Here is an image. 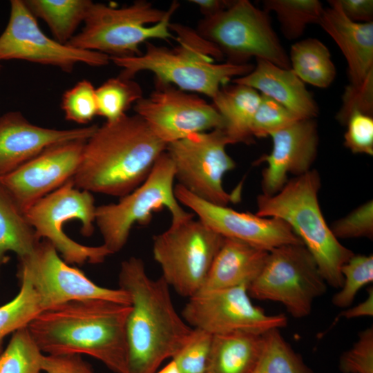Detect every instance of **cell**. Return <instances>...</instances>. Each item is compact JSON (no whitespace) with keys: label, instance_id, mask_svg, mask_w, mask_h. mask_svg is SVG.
Masks as SVG:
<instances>
[{"label":"cell","instance_id":"obj_1","mask_svg":"<svg viewBox=\"0 0 373 373\" xmlns=\"http://www.w3.org/2000/svg\"><path fill=\"white\" fill-rule=\"evenodd\" d=\"M130 311L131 305L105 300H72L42 312L26 327L45 354H86L125 373Z\"/></svg>","mask_w":373,"mask_h":373},{"label":"cell","instance_id":"obj_2","mask_svg":"<svg viewBox=\"0 0 373 373\" xmlns=\"http://www.w3.org/2000/svg\"><path fill=\"white\" fill-rule=\"evenodd\" d=\"M118 283L131 298L125 373H155L186 343L193 328L177 312L168 284L149 277L141 258L122 262Z\"/></svg>","mask_w":373,"mask_h":373},{"label":"cell","instance_id":"obj_3","mask_svg":"<svg viewBox=\"0 0 373 373\" xmlns=\"http://www.w3.org/2000/svg\"><path fill=\"white\" fill-rule=\"evenodd\" d=\"M166 147L136 114L106 122L86 140L74 184L119 198L147 178Z\"/></svg>","mask_w":373,"mask_h":373},{"label":"cell","instance_id":"obj_4","mask_svg":"<svg viewBox=\"0 0 373 373\" xmlns=\"http://www.w3.org/2000/svg\"><path fill=\"white\" fill-rule=\"evenodd\" d=\"M169 28L178 41L173 48L147 41L140 55L110 57L122 69L119 75L133 79L139 72L149 71L155 75L157 85H171L213 99L221 87L248 74L254 67L249 63H216L223 59V55L196 30L175 23H171Z\"/></svg>","mask_w":373,"mask_h":373},{"label":"cell","instance_id":"obj_5","mask_svg":"<svg viewBox=\"0 0 373 373\" xmlns=\"http://www.w3.org/2000/svg\"><path fill=\"white\" fill-rule=\"evenodd\" d=\"M321 186L316 170L296 176L272 195L257 197L256 214L285 222L315 260L328 286L339 289L343 265L354 254L333 234L321 211L318 194Z\"/></svg>","mask_w":373,"mask_h":373},{"label":"cell","instance_id":"obj_6","mask_svg":"<svg viewBox=\"0 0 373 373\" xmlns=\"http://www.w3.org/2000/svg\"><path fill=\"white\" fill-rule=\"evenodd\" d=\"M179 6L173 1L168 10H163L144 0L122 8L93 2L83 28L66 45L110 57L140 55L142 43L175 39L169 26Z\"/></svg>","mask_w":373,"mask_h":373},{"label":"cell","instance_id":"obj_7","mask_svg":"<svg viewBox=\"0 0 373 373\" xmlns=\"http://www.w3.org/2000/svg\"><path fill=\"white\" fill-rule=\"evenodd\" d=\"M175 181L173 163L164 151L140 186L119 198L117 202L96 207L95 223L103 238L102 245L111 254L123 249L134 225L148 224L155 212L166 208L171 213V222L192 215L176 199Z\"/></svg>","mask_w":373,"mask_h":373},{"label":"cell","instance_id":"obj_8","mask_svg":"<svg viewBox=\"0 0 373 373\" xmlns=\"http://www.w3.org/2000/svg\"><path fill=\"white\" fill-rule=\"evenodd\" d=\"M196 31L220 50L227 62L245 64L255 57L291 68L268 14L248 0L233 1L222 12L204 17Z\"/></svg>","mask_w":373,"mask_h":373},{"label":"cell","instance_id":"obj_9","mask_svg":"<svg viewBox=\"0 0 373 373\" xmlns=\"http://www.w3.org/2000/svg\"><path fill=\"white\" fill-rule=\"evenodd\" d=\"M224 237L192 213L171 222L153 239L152 251L161 277L179 295L188 298L202 289Z\"/></svg>","mask_w":373,"mask_h":373},{"label":"cell","instance_id":"obj_10","mask_svg":"<svg viewBox=\"0 0 373 373\" xmlns=\"http://www.w3.org/2000/svg\"><path fill=\"white\" fill-rule=\"evenodd\" d=\"M95 200L92 193L77 188L73 178L41 198L25 213L37 236L49 241L69 265L99 264L111 255L107 248L81 245L64 231V224L71 220L81 222V233L89 237L95 230Z\"/></svg>","mask_w":373,"mask_h":373},{"label":"cell","instance_id":"obj_11","mask_svg":"<svg viewBox=\"0 0 373 373\" xmlns=\"http://www.w3.org/2000/svg\"><path fill=\"white\" fill-rule=\"evenodd\" d=\"M327 284L303 244H288L268 252L259 274L248 287L251 298L283 305L294 318L310 315L314 301Z\"/></svg>","mask_w":373,"mask_h":373},{"label":"cell","instance_id":"obj_12","mask_svg":"<svg viewBox=\"0 0 373 373\" xmlns=\"http://www.w3.org/2000/svg\"><path fill=\"white\" fill-rule=\"evenodd\" d=\"M229 142L222 129L198 133L166 145L175 180L191 194L208 202L227 206L237 195L227 193L222 181L236 167L227 153Z\"/></svg>","mask_w":373,"mask_h":373},{"label":"cell","instance_id":"obj_13","mask_svg":"<svg viewBox=\"0 0 373 373\" xmlns=\"http://www.w3.org/2000/svg\"><path fill=\"white\" fill-rule=\"evenodd\" d=\"M318 25L344 55L350 84L336 118L345 122L354 111L373 113V22L357 23L343 12L338 0L329 1Z\"/></svg>","mask_w":373,"mask_h":373},{"label":"cell","instance_id":"obj_14","mask_svg":"<svg viewBox=\"0 0 373 373\" xmlns=\"http://www.w3.org/2000/svg\"><path fill=\"white\" fill-rule=\"evenodd\" d=\"M17 276L30 281L44 311L69 301L90 299L131 305L126 291L95 284L81 270L61 258L53 245L44 239L32 254L19 259Z\"/></svg>","mask_w":373,"mask_h":373},{"label":"cell","instance_id":"obj_15","mask_svg":"<svg viewBox=\"0 0 373 373\" xmlns=\"http://www.w3.org/2000/svg\"><path fill=\"white\" fill-rule=\"evenodd\" d=\"M182 317L193 329L212 335L233 332L263 334L287 324L284 314H269L251 301L248 287L200 291L188 298Z\"/></svg>","mask_w":373,"mask_h":373},{"label":"cell","instance_id":"obj_16","mask_svg":"<svg viewBox=\"0 0 373 373\" xmlns=\"http://www.w3.org/2000/svg\"><path fill=\"white\" fill-rule=\"evenodd\" d=\"M135 114L166 145L191 135L222 129L223 119L212 104L171 85H157L133 106Z\"/></svg>","mask_w":373,"mask_h":373},{"label":"cell","instance_id":"obj_17","mask_svg":"<svg viewBox=\"0 0 373 373\" xmlns=\"http://www.w3.org/2000/svg\"><path fill=\"white\" fill-rule=\"evenodd\" d=\"M20 59L58 67L70 72L75 65L109 64L110 57L61 44L46 35L23 1L12 0L8 24L0 35V61Z\"/></svg>","mask_w":373,"mask_h":373},{"label":"cell","instance_id":"obj_18","mask_svg":"<svg viewBox=\"0 0 373 373\" xmlns=\"http://www.w3.org/2000/svg\"><path fill=\"white\" fill-rule=\"evenodd\" d=\"M87 139L52 144L18 168L0 176V182L23 213L76 173Z\"/></svg>","mask_w":373,"mask_h":373},{"label":"cell","instance_id":"obj_19","mask_svg":"<svg viewBox=\"0 0 373 373\" xmlns=\"http://www.w3.org/2000/svg\"><path fill=\"white\" fill-rule=\"evenodd\" d=\"M174 192L181 205L191 209L197 218L224 238L238 239L267 251L284 245L303 244L280 219L260 217L208 202L178 184Z\"/></svg>","mask_w":373,"mask_h":373},{"label":"cell","instance_id":"obj_20","mask_svg":"<svg viewBox=\"0 0 373 373\" xmlns=\"http://www.w3.org/2000/svg\"><path fill=\"white\" fill-rule=\"evenodd\" d=\"M273 146L269 154L255 164L267 162L262 172V194L272 195L288 181L289 174L296 176L309 171L318 150V135L314 119H303L271 133Z\"/></svg>","mask_w":373,"mask_h":373},{"label":"cell","instance_id":"obj_21","mask_svg":"<svg viewBox=\"0 0 373 373\" xmlns=\"http://www.w3.org/2000/svg\"><path fill=\"white\" fill-rule=\"evenodd\" d=\"M98 125L66 130L30 123L20 112L0 116V176L14 171L46 147L63 141L88 139Z\"/></svg>","mask_w":373,"mask_h":373},{"label":"cell","instance_id":"obj_22","mask_svg":"<svg viewBox=\"0 0 373 373\" xmlns=\"http://www.w3.org/2000/svg\"><path fill=\"white\" fill-rule=\"evenodd\" d=\"M231 83L249 86L272 98L300 119H314L318 114V106L313 96L291 68L257 59L250 73L233 79Z\"/></svg>","mask_w":373,"mask_h":373},{"label":"cell","instance_id":"obj_23","mask_svg":"<svg viewBox=\"0 0 373 373\" xmlns=\"http://www.w3.org/2000/svg\"><path fill=\"white\" fill-rule=\"evenodd\" d=\"M268 252L238 239L224 238L200 291L249 287L261 271Z\"/></svg>","mask_w":373,"mask_h":373},{"label":"cell","instance_id":"obj_24","mask_svg":"<svg viewBox=\"0 0 373 373\" xmlns=\"http://www.w3.org/2000/svg\"><path fill=\"white\" fill-rule=\"evenodd\" d=\"M260 99V94L256 90L233 83L221 87L211 99L223 119L222 130L229 144L254 142L251 126Z\"/></svg>","mask_w":373,"mask_h":373},{"label":"cell","instance_id":"obj_25","mask_svg":"<svg viewBox=\"0 0 373 373\" xmlns=\"http://www.w3.org/2000/svg\"><path fill=\"white\" fill-rule=\"evenodd\" d=\"M262 347L263 334L233 332L213 335L206 373H251Z\"/></svg>","mask_w":373,"mask_h":373},{"label":"cell","instance_id":"obj_26","mask_svg":"<svg viewBox=\"0 0 373 373\" xmlns=\"http://www.w3.org/2000/svg\"><path fill=\"white\" fill-rule=\"evenodd\" d=\"M41 240L28 222L23 212L0 182V273L9 260L8 252L18 259L32 254Z\"/></svg>","mask_w":373,"mask_h":373},{"label":"cell","instance_id":"obj_27","mask_svg":"<svg viewBox=\"0 0 373 373\" xmlns=\"http://www.w3.org/2000/svg\"><path fill=\"white\" fill-rule=\"evenodd\" d=\"M291 69L304 83L325 88L334 82L336 67L327 47L316 38L294 43L290 49Z\"/></svg>","mask_w":373,"mask_h":373},{"label":"cell","instance_id":"obj_28","mask_svg":"<svg viewBox=\"0 0 373 373\" xmlns=\"http://www.w3.org/2000/svg\"><path fill=\"white\" fill-rule=\"evenodd\" d=\"M28 9L36 17L41 18L49 27L55 40L66 44L75 32L84 23L90 0H27Z\"/></svg>","mask_w":373,"mask_h":373},{"label":"cell","instance_id":"obj_29","mask_svg":"<svg viewBox=\"0 0 373 373\" xmlns=\"http://www.w3.org/2000/svg\"><path fill=\"white\" fill-rule=\"evenodd\" d=\"M263 10L273 12L280 23L285 37L299 38L309 23H318L324 8L318 0H265Z\"/></svg>","mask_w":373,"mask_h":373},{"label":"cell","instance_id":"obj_30","mask_svg":"<svg viewBox=\"0 0 373 373\" xmlns=\"http://www.w3.org/2000/svg\"><path fill=\"white\" fill-rule=\"evenodd\" d=\"M251 373H314L279 329L263 334V347Z\"/></svg>","mask_w":373,"mask_h":373},{"label":"cell","instance_id":"obj_31","mask_svg":"<svg viewBox=\"0 0 373 373\" xmlns=\"http://www.w3.org/2000/svg\"><path fill=\"white\" fill-rule=\"evenodd\" d=\"M20 289L10 301L0 306V352L4 338L10 334L26 327L44 311L40 297L30 281L17 276Z\"/></svg>","mask_w":373,"mask_h":373},{"label":"cell","instance_id":"obj_32","mask_svg":"<svg viewBox=\"0 0 373 373\" xmlns=\"http://www.w3.org/2000/svg\"><path fill=\"white\" fill-rule=\"evenodd\" d=\"M97 115L106 122H114L124 115L133 104L143 97L140 85L120 75L107 79L96 89Z\"/></svg>","mask_w":373,"mask_h":373},{"label":"cell","instance_id":"obj_33","mask_svg":"<svg viewBox=\"0 0 373 373\" xmlns=\"http://www.w3.org/2000/svg\"><path fill=\"white\" fill-rule=\"evenodd\" d=\"M44 355L27 327H22L12 334L0 352V373H40Z\"/></svg>","mask_w":373,"mask_h":373},{"label":"cell","instance_id":"obj_34","mask_svg":"<svg viewBox=\"0 0 373 373\" xmlns=\"http://www.w3.org/2000/svg\"><path fill=\"white\" fill-rule=\"evenodd\" d=\"M342 286L332 298L339 308L350 307L359 290L373 281V256L354 254L342 267Z\"/></svg>","mask_w":373,"mask_h":373},{"label":"cell","instance_id":"obj_35","mask_svg":"<svg viewBox=\"0 0 373 373\" xmlns=\"http://www.w3.org/2000/svg\"><path fill=\"white\" fill-rule=\"evenodd\" d=\"M66 119L78 124H88L97 115L96 89L83 79L63 94L61 103Z\"/></svg>","mask_w":373,"mask_h":373},{"label":"cell","instance_id":"obj_36","mask_svg":"<svg viewBox=\"0 0 373 373\" xmlns=\"http://www.w3.org/2000/svg\"><path fill=\"white\" fill-rule=\"evenodd\" d=\"M300 119L271 97L260 94L251 126L254 137L262 138Z\"/></svg>","mask_w":373,"mask_h":373},{"label":"cell","instance_id":"obj_37","mask_svg":"<svg viewBox=\"0 0 373 373\" xmlns=\"http://www.w3.org/2000/svg\"><path fill=\"white\" fill-rule=\"evenodd\" d=\"M213 335L198 329L172 357L181 373H206Z\"/></svg>","mask_w":373,"mask_h":373},{"label":"cell","instance_id":"obj_38","mask_svg":"<svg viewBox=\"0 0 373 373\" xmlns=\"http://www.w3.org/2000/svg\"><path fill=\"white\" fill-rule=\"evenodd\" d=\"M342 373H373V327L358 333L352 346L342 353L338 363Z\"/></svg>","mask_w":373,"mask_h":373},{"label":"cell","instance_id":"obj_39","mask_svg":"<svg viewBox=\"0 0 373 373\" xmlns=\"http://www.w3.org/2000/svg\"><path fill=\"white\" fill-rule=\"evenodd\" d=\"M337 239L373 237V202L369 200L342 218L336 220L330 227Z\"/></svg>","mask_w":373,"mask_h":373},{"label":"cell","instance_id":"obj_40","mask_svg":"<svg viewBox=\"0 0 373 373\" xmlns=\"http://www.w3.org/2000/svg\"><path fill=\"white\" fill-rule=\"evenodd\" d=\"M345 125L344 146L353 153L373 155V117L358 111H354Z\"/></svg>","mask_w":373,"mask_h":373},{"label":"cell","instance_id":"obj_41","mask_svg":"<svg viewBox=\"0 0 373 373\" xmlns=\"http://www.w3.org/2000/svg\"><path fill=\"white\" fill-rule=\"evenodd\" d=\"M40 373H95L79 354H45Z\"/></svg>","mask_w":373,"mask_h":373},{"label":"cell","instance_id":"obj_42","mask_svg":"<svg viewBox=\"0 0 373 373\" xmlns=\"http://www.w3.org/2000/svg\"><path fill=\"white\" fill-rule=\"evenodd\" d=\"M344 15L357 23L373 22L372 0H338Z\"/></svg>","mask_w":373,"mask_h":373},{"label":"cell","instance_id":"obj_43","mask_svg":"<svg viewBox=\"0 0 373 373\" xmlns=\"http://www.w3.org/2000/svg\"><path fill=\"white\" fill-rule=\"evenodd\" d=\"M373 316V287L367 288L366 299L352 307L344 309L339 315V318L352 319L359 317H370Z\"/></svg>","mask_w":373,"mask_h":373},{"label":"cell","instance_id":"obj_44","mask_svg":"<svg viewBox=\"0 0 373 373\" xmlns=\"http://www.w3.org/2000/svg\"><path fill=\"white\" fill-rule=\"evenodd\" d=\"M189 1L198 7L204 17H208L225 10L231 4L233 1L191 0Z\"/></svg>","mask_w":373,"mask_h":373},{"label":"cell","instance_id":"obj_45","mask_svg":"<svg viewBox=\"0 0 373 373\" xmlns=\"http://www.w3.org/2000/svg\"><path fill=\"white\" fill-rule=\"evenodd\" d=\"M155 373H181L175 363L171 360L166 365H165L160 371Z\"/></svg>","mask_w":373,"mask_h":373},{"label":"cell","instance_id":"obj_46","mask_svg":"<svg viewBox=\"0 0 373 373\" xmlns=\"http://www.w3.org/2000/svg\"><path fill=\"white\" fill-rule=\"evenodd\" d=\"M0 67H1V66H0Z\"/></svg>","mask_w":373,"mask_h":373}]
</instances>
